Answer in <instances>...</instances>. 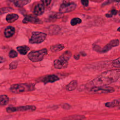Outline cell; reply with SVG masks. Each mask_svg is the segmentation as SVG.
Returning <instances> with one entry per match:
<instances>
[{
	"instance_id": "cell-17",
	"label": "cell",
	"mask_w": 120,
	"mask_h": 120,
	"mask_svg": "<svg viewBox=\"0 0 120 120\" xmlns=\"http://www.w3.org/2000/svg\"><path fill=\"white\" fill-rule=\"evenodd\" d=\"M17 50L22 55H25L30 50V48L26 45L19 46L17 47Z\"/></svg>"
},
{
	"instance_id": "cell-4",
	"label": "cell",
	"mask_w": 120,
	"mask_h": 120,
	"mask_svg": "<svg viewBox=\"0 0 120 120\" xmlns=\"http://www.w3.org/2000/svg\"><path fill=\"white\" fill-rule=\"evenodd\" d=\"M46 34L41 32H33L30 39L29 43L30 44H40L43 42L46 38Z\"/></svg>"
},
{
	"instance_id": "cell-3",
	"label": "cell",
	"mask_w": 120,
	"mask_h": 120,
	"mask_svg": "<svg viewBox=\"0 0 120 120\" xmlns=\"http://www.w3.org/2000/svg\"><path fill=\"white\" fill-rule=\"evenodd\" d=\"M34 89L33 85L22 83L13 84L11 85L10 90L13 93H19L26 91L32 90Z\"/></svg>"
},
{
	"instance_id": "cell-28",
	"label": "cell",
	"mask_w": 120,
	"mask_h": 120,
	"mask_svg": "<svg viewBox=\"0 0 120 120\" xmlns=\"http://www.w3.org/2000/svg\"><path fill=\"white\" fill-rule=\"evenodd\" d=\"M17 55L18 54L17 52L14 50H11L9 53V56L10 58H14L15 57H16L17 56Z\"/></svg>"
},
{
	"instance_id": "cell-7",
	"label": "cell",
	"mask_w": 120,
	"mask_h": 120,
	"mask_svg": "<svg viewBox=\"0 0 120 120\" xmlns=\"http://www.w3.org/2000/svg\"><path fill=\"white\" fill-rule=\"evenodd\" d=\"M68 65V60L61 55L59 58L54 60L53 66L56 69H60L66 68Z\"/></svg>"
},
{
	"instance_id": "cell-24",
	"label": "cell",
	"mask_w": 120,
	"mask_h": 120,
	"mask_svg": "<svg viewBox=\"0 0 120 120\" xmlns=\"http://www.w3.org/2000/svg\"><path fill=\"white\" fill-rule=\"evenodd\" d=\"M112 18L114 21L118 22H120V11H118L117 14L113 17H112Z\"/></svg>"
},
{
	"instance_id": "cell-31",
	"label": "cell",
	"mask_w": 120,
	"mask_h": 120,
	"mask_svg": "<svg viewBox=\"0 0 120 120\" xmlns=\"http://www.w3.org/2000/svg\"><path fill=\"white\" fill-rule=\"evenodd\" d=\"M81 2H82V4L85 7L88 6L89 5V0H81Z\"/></svg>"
},
{
	"instance_id": "cell-37",
	"label": "cell",
	"mask_w": 120,
	"mask_h": 120,
	"mask_svg": "<svg viewBox=\"0 0 120 120\" xmlns=\"http://www.w3.org/2000/svg\"><path fill=\"white\" fill-rule=\"evenodd\" d=\"M116 2H120V0H114Z\"/></svg>"
},
{
	"instance_id": "cell-34",
	"label": "cell",
	"mask_w": 120,
	"mask_h": 120,
	"mask_svg": "<svg viewBox=\"0 0 120 120\" xmlns=\"http://www.w3.org/2000/svg\"><path fill=\"white\" fill-rule=\"evenodd\" d=\"M74 58L76 60H78L80 58V55H74Z\"/></svg>"
},
{
	"instance_id": "cell-11",
	"label": "cell",
	"mask_w": 120,
	"mask_h": 120,
	"mask_svg": "<svg viewBox=\"0 0 120 120\" xmlns=\"http://www.w3.org/2000/svg\"><path fill=\"white\" fill-rule=\"evenodd\" d=\"M59 79V78L57 75H50L44 77L42 80V82L46 84L49 82H53L56 81H58Z\"/></svg>"
},
{
	"instance_id": "cell-5",
	"label": "cell",
	"mask_w": 120,
	"mask_h": 120,
	"mask_svg": "<svg viewBox=\"0 0 120 120\" xmlns=\"http://www.w3.org/2000/svg\"><path fill=\"white\" fill-rule=\"evenodd\" d=\"M36 109L34 105H25L18 107H9L7 108L6 111L8 112H24L27 111H33Z\"/></svg>"
},
{
	"instance_id": "cell-16",
	"label": "cell",
	"mask_w": 120,
	"mask_h": 120,
	"mask_svg": "<svg viewBox=\"0 0 120 120\" xmlns=\"http://www.w3.org/2000/svg\"><path fill=\"white\" fill-rule=\"evenodd\" d=\"M64 48V45L63 44H58L52 45L50 48V50L52 52H58L61 51Z\"/></svg>"
},
{
	"instance_id": "cell-35",
	"label": "cell",
	"mask_w": 120,
	"mask_h": 120,
	"mask_svg": "<svg viewBox=\"0 0 120 120\" xmlns=\"http://www.w3.org/2000/svg\"><path fill=\"white\" fill-rule=\"evenodd\" d=\"M81 55H82V56H85L86 54V53H85V52H81Z\"/></svg>"
},
{
	"instance_id": "cell-2",
	"label": "cell",
	"mask_w": 120,
	"mask_h": 120,
	"mask_svg": "<svg viewBox=\"0 0 120 120\" xmlns=\"http://www.w3.org/2000/svg\"><path fill=\"white\" fill-rule=\"evenodd\" d=\"M47 53V50L46 48L36 51L30 52L28 55L29 59L33 62L41 61L44 56Z\"/></svg>"
},
{
	"instance_id": "cell-6",
	"label": "cell",
	"mask_w": 120,
	"mask_h": 120,
	"mask_svg": "<svg viewBox=\"0 0 120 120\" xmlns=\"http://www.w3.org/2000/svg\"><path fill=\"white\" fill-rule=\"evenodd\" d=\"M90 91L94 93H112L115 91L113 88L112 87L105 86H93Z\"/></svg>"
},
{
	"instance_id": "cell-12",
	"label": "cell",
	"mask_w": 120,
	"mask_h": 120,
	"mask_svg": "<svg viewBox=\"0 0 120 120\" xmlns=\"http://www.w3.org/2000/svg\"><path fill=\"white\" fill-rule=\"evenodd\" d=\"M45 11V7L44 5L41 4H38L36 5L34 9L33 13L36 15H42Z\"/></svg>"
},
{
	"instance_id": "cell-10",
	"label": "cell",
	"mask_w": 120,
	"mask_h": 120,
	"mask_svg": "<svg viewBox=\"0 0 120 120\" xmlns=\"http://www.w3.org/2000/svg\"><path fill=\"white\" fill-rule=\"evenodd\" d=\"M22 22L24 23H27L30 22L32 23H41L40 20L36 16H34L31 15L26 16L24 19L22 20Z\"/></svg>"
},
{
	"instance_id": "cell-21",
	"label": "cell",
	"mask_w": 120,
	"mask_h": 120,
	"mask_svg": "<svg viewBox=\"0 0 120 120\" xmlns=\"http://www.w3.org/2000/svg\"><path fill=\"white\" fill-rule=\"evenodd\" d=\"M9 101V98L7 95H1L0 96V105H6Z\"/></svg>"
},
{
	"instance_id": "cell-9",
	"label": "cell",
	"mask_w": 120,
	"mask_h": 120,
	"mask_svg": "<svg viewBox=\"0 0 120 120\" xmlns=\"http://www.w3.org/2000/svg\"><path fill=\"white\" fill-rule=\"evenodd\" d=\"M120 41L118 39H113L110 41L106 45H105L103 48L100 49L99 50V52L105 53L108 52L113 47H116L119 45Z\"/></svg>"
},
{
	"instance_id": "cell-8",
	"label": "cell",
	"mask_w": 120,
	"mask_h": 120,
	"mask_svg": "<svg viewBox=\"0 0 120 120\" xmlns=\"http://www.w3.org/2000/svg\"><path fill=\"white\" fill-rule=\"evenodd\" d=\"M76 8V5L74 2L66 3L61 4L59 8L60 13L64 14L71 12Z\"/></svg>"
},
{
	"instance_id": "cell-13",
	"label": "cell",
	"mask_w": 120,
	"mask_h": 120,
	"mask_svg": "<svg viewBox=\"0 0 120 120\" xmlns=\"http://www.w3.org/2000/svg\"><path fill=\"white\" fill-rule=\"evenodd\" d=\"M15 32V29L14 27L9 26L4 30V35L6 38H10L13 36Z\"/></svg>"
},
{
	"instance_id": "cell-32",
	"label": "cell",
	"mask_w": 120,
	"mask_h": 120,
	"mask_svg": "<svg viewBox=\"0 0 120 120\" xmlns=\"http://www.w3.org/2000/svg\"><path fill=\"white\" fill-rule=\"evenodd\" d=\"M62 107L65 109H69L70 108V106L69 104H64V105H63Z\"/></svg>"
},
{
	"instance_id": "cell-26",
	"label": "cell",
	"mask_w": 120,
	"mask_h": 120,
	"mask_svg": "<svg viewBox=\"0 0 120 120\" xmlns=\"http://www.w3.org/2000/svg\"><path fill=\"white\" fill-rule=\"evenodd\" d=\"M12 10V8H0V15L5 14L6 13L10 12Z\"/></svg>"
},
{
	"instance_id": "cell-23",
	"label": "cell",
	"mask_w": 120,
	"mask_h": 120,
	"mask_svg": "<svg viewBox=\"0 0 120 120\" xmlns=\"http://www.w3.org/2000/svg\"><path fill=\"white\" fill-rule=\"evenodd\" d=\"M117 12H118V11L116 10V9H112V10L109 11L105 15V16L108 18H112V17H113L114 15H115L117 14Z\"/></svg>"
},
{
	"instance_id": "cell-36",
	"label": "cell",
	"mask_w": 120,
	"mask_h": 120,
	"mask_svg": "<svg viewBox=\"0 0 120 120\" xmlns=\"http://www.w3.org/2000/svg\"><path fill=\"white\" fill-rule=\"evenodd\" d=\"M117 30H118V31L120 32V27H119V28L117 29Z\"/></svg>"
},
{
	"instance_id": "cell-29",
	"label": "cell",
	"mask_w": 120,
	"mask_h": 120,
	"mask_svg": "<svg viewBox=\"0 0 120 120\" xmlns=\"http://www.w3.org/2000/svg\"><path fill=\"white\" fill-rule=\"evenodd\" d=\"M17 66V62L16 61H13L10 64L9 68L10 69H13L16 68Z\"/></svg>"
},
{
	"instance_id": "cell-14",
	"label": "cell",
	"mask_w": 120,
	"mask_h": 120,
	"mask_svg": "<svg viewBox=\"0 0 120 120\" xmlns=\"http://www.w3.org/2000/svg\"><path fill=\"white\" fill-rule=\"evenodd\" d=\"M19 16L18 15L16 14H8L6 18V21L9 23H13L17 20Z\"/></svg>"
},
{
	"instance_id": "cell-27",
	"label": "cell",
	"mask_w": 120,
	"mask_h": 120,
	"mask_svg": "<svg viewBox=\"0 0 120 120\" xmlns=\"http://www.w3.org/2000/svg\"><path fill=\"white\" fill-rule=\"evenodd\" d=\"M62 55L67 60H68L71 56V53L70 51H67L66 52H65L62 54Z\"/></svg>"
},
{
	"instance_id": "cell-30",
	"label": "cell",
	"mask_w": 120,
	"mask_h": 120,
	"mask_svg": "<svg viewBox=\"0 0 120 120\" xmlns=\"http://www.w3.org/2000/svg\"><path fill=\"white\" fill-rule=\"evenodd\" d=\"M51 0H41L43 4L45 6L49 5L51 3Z\"/></svg>"
},
{
	"instance_id": "cell-19",
	"label": "cell",
	"mask_w": 120,
	"mask_h": 120,
	"mask_svg": "<svg viewBox=\"0 0 120 120\" xmlns=\"http://www.w3.org/2000/svg\"><path fill=\"white\" fill-rule=\"evenodd\" d=\"M77 82L76 80H73L70 82L66 87V89L68 91H72L75 90L77 86Z\"/></svg>"
},
{
	"instance_id": "cell-18",
	"label": "cell",
	"mask_w": 120,
	"mask_h": 120,
	"mask_svg": "<svg viewBox=\"0 0 120 120\" xmlns=\"http://www.w3.org/2000/svg\"><path fill=\"white\" fill-rule=\"evenodd\" d=\"M49 33L50 34H57L60 30V28L57 25H51L49 28Z\"/></svg>"
},
{
	"instance_id": "cell-25",
	"label": "cell",
	"mask_w": 120,
	"mask_h": 120,
	"mask_svg": "<svg viewBox=\"0 0 120 120\" xmlns=\"http://www.w3.org/2000/svg\"><path fill=\"white\" fill-rule=\"evenodd\" d=\"M112 66L115 68H120V57L112 61Z\"/></svg>"
},
{
	"instance_id": "cell-1",
	"label": "cell",
	"mask_w": 120,
	"mask_h": 120,
	"mask_svg": "<svg viewBox=\"0 0 120 120\" xmlns=\"http://www.w3.org/2000/svg\"><path fill=\"white\" fill-rule=\"evenodd\" d=\"M120 77V70H111L102 73L93 79L90 84L93 86H105L116 82Z\"/></svg>"
},
{
	"instance_id": "cell-33",
	"label": "cell",
	"mask_w": 120,
	"mask_h": 120,
	"mask_svg": "<svg viewBox=\"0 0 120 120\" xmlns=\"http://www.w3.org/2000/svg\"><path fill=\"white\" fill-rule=\"evenodd\" d=\"M5 61V59L4 58H3L2 57L0 56V63L4 62Z\"/></svg>"
},
{
	"instance_id": "cell-20",
	"label": "cell",
	"mask_w": 120,
	"mask_h": 120,
	"mask_svg": "<svg viewBox=\"0 0 120 120\" xmlns=\"http://www.w3.org/2000/svg\"><path fill=\"white\" fill-rule=\"evenodd\" d=\"M30 1L31 0H19L15 3V5L17 7H22L30 3Z\"/></svg>"
},
{
	"instance_id": "cell-15",
	"label": "cell",
	"mask_w": 120,
	"mask_h": 120,
	"mask_svg": "<svg viewBox=\"0 0 120 120\" xmlns=\"http://www.w3.org/2000/svg\"><path fill=\"white\" fill-rule=\"evenodd\" d=\"M120 105V99H115L111 102H107L105 104V106L107 107L112 108Z\"/></svg>"
},
{
	"instance_id": "cell-22",
	"label": "cell",
	"mask_w": 120,
	"mask_h": 120,
	"mask_svg": "<svg viewBox=\"0 0 120 120\" xmlns=\"http://www.w3.org/2000/svg\"><path fill=\"white\" fill-rule=\"evenodd\" d=\"M82 22V20L79 18L75 17L72 18L70 21V24L72 26H75L77 24H78Z\"/></svg>"
}]
</instances>
